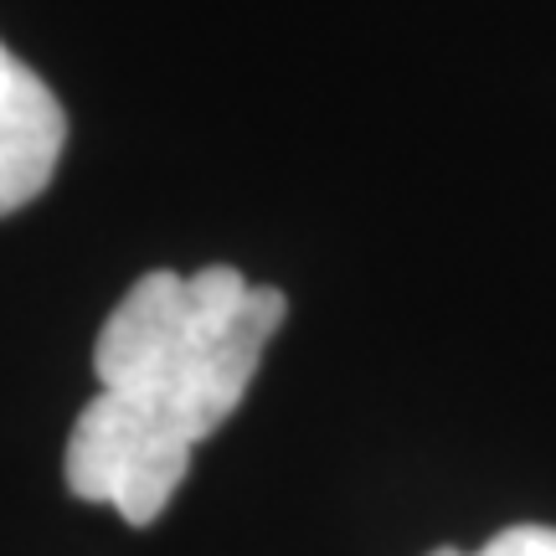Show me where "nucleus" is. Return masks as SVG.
Returning <instances> with one entry per match:
<instances>
[{
  "instance_id": "1",
  "label": "nucleus",
  "mask_w": 556,
  "mask_h": 556,
  "mask_svg": "<svg viewBox=\"0 0 556 556\" xmlns=\"http://www.w3.org/2000/svg\"><path fill=\"white\" fill-rule=\"evenodd\" d=\"M283 315V289L248 283L238 268H155L103 319L93 345L99 392L197 454L242 407Z\"/></svg>"
},
{
  "instance_id": "2",
  "label": "nucleus",
  "mask_w": 556,
  "mask_h": 556,
  "mask_svg": "<svg viewBox=\"0 0 556 556\" xmlns=\"http://www.w3.org/2000/svg\"><path fill=\"white\" fill-rule=\"evenodd\" d=\"M186 469H191V448L144 428L135 413H124L103 392L78 413L67 458H62L67 490L88 505H114L129 526L160 520V510L176 500Z\"/></svg>"
},
{
  "instance_id": "3",
  "label": "nucleus",
  "mask_w": 556,
  "mask_h": 556,
  "mask_svg": "<svg viewBox=\"0 0 556 556\" xmlns=\"http://www.w3.org/2000/svg\"><path fill=\"white\" fill-rule=\"evenodd\" d=\"M62 144L67 114L58 93L0 41V217L31 206L52 186Z\"/></svg>"
},
{
  "instance_id": "4",
  "label": "nucleus",
  "mask_w": 556,
  "mask_h": 556,
  "mask_svg": "<svg viewBox=\"0 0 556 556\" xmlns=\"http://www.w3.org/2000/svg\"><path fill=\"white\" fill-rule=\"evenodd\" d=\"M428 556H556V531L552 526H510V531H500L495 541H484L479 552L443 546V552H428Z\"/></svg>"
}]
</instances>
